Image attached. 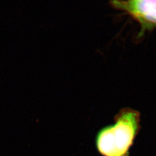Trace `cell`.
<instances>
[{"instance_id":"1","label":"cell","mask_w":156,"mask_h":156,"mask_svg":"<svg viewBox=\"0 0 156 156\" xmlns=\"http://www.w3.org/2000/svg\"><path fill=\"white\" fill-rule=\"evenodd\" d=\"M113 124L102 128L95 138L97 151L102 156H129L140 128V115L129 108L122 109Z\"/></svg>"},{"instance_id":"2","label":"cell","mask_w":156,"mask_h":156,"mask_svg":"<svg viewBox=\"0 0 156 156\" xmlns=\"http://www.w3.org/2000/svg\"><path fill=\"white\" fill-rule=\"evenodd\" d=\"M112 6L126 12L141 26L140 35L156 27V0H111Z\"/></svg>"}]
</instances>
